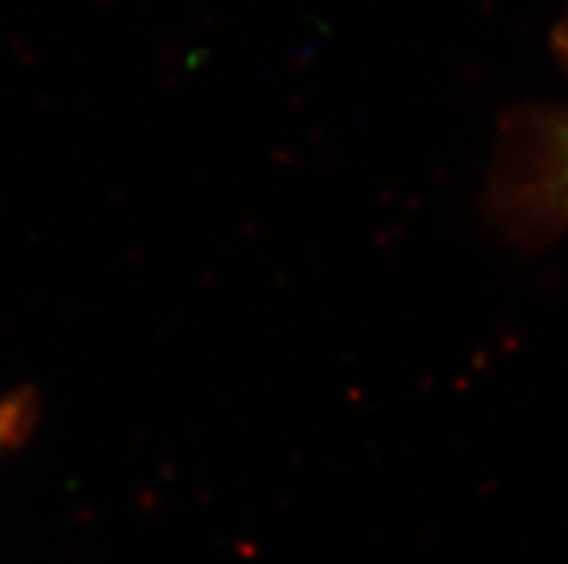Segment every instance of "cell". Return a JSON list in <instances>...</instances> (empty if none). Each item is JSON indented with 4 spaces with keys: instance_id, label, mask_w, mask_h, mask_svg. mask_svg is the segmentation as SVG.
<instances>
[{
    "instance_id": "obj_1",
    "label": "cell",
    "mask_w": 568,
    "mask_h": 564,
    "mask_svg": "<svg viewBox=\"0 0 568 564\" xmlns=\"http://www.w3.org/2000/svg\"><path fill=\"white\" fill-rule=\"evenodd\" d=\"M560 50L568 61V21L560 32ZM523 193L537 219L568 222V104L537 127Z\"/></svg>"
},
{
    "instance_id": "obj_2",
    "label": "cell",
    "mask_w": 568,
    "mask_h": 564,
    "mask_svg": "<svg viewBox=\"0 0 568 564\" xmlns=\"http://www.w3.org/2000/svg\"><path fill=\"white\" fill-rule=\"evenodd\" d=\"M29 427V403L23 398H12L0 403V455L21 441Z\"/></svg>"
}]
</instances>
